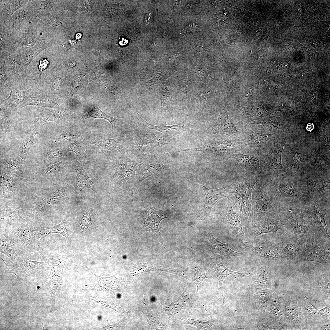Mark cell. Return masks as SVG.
Masks as SVG:
<instances>
[{
  "label": "cell",
  "mask_w": 330,
  "mask_h": 330,
  "mask_svg": "<svg viewBox=\"0 0 330 330\" xmlns=\"http://www.w3.org/2000/svg\"><path fill=\"white\" fill-rule=\"evenodd\" d=\"M266 189L270 199L282 208L301 207L306 202L299 178L284 175L268 182Z\"/></svg>",
  "instance_id": "1"
},
{
  "label": "cell",
  "mask_w": 330,
  "mask_h": 330,
  "mask_svg": "<svg viewBox=\"0 0 330 330\" xmlns=\"http://www.w3.org/2000/svg\"><path fill=\"white\" fill-rule=\"evenodd\" d=\"M244 231L245 241L253 240L261 235L270 233L294 237L292 227L282 209L266 214Z\"/></svg>",
  "instance_id": "2"
},
{
  "label": "cell",
  "mask_w": 330,
  "mask_h": 330,
  "mask_svg": "<svg viewBox=\"0 0 330 330\" xmlns=\"http://www.w3.org/2000/svg\"><path fill=\"white\" fill-rule=\"evenodd\" d=\"M242 243L243 247L253 252L260 258L274 261L283 258L280 252L277 238L263 234Z\"/></svg>",
  "instance_id": "3"
},
{
  "label": "cell",
  "mask_w": 330,
  "mask_h": 330,
  "mask_svg": "<svg viewBox=\"0 0 330 330\" xmlns=\"http://www.w3.org/2000/svg\"><path fill=\"white\" fill-rule=\"evenodd\" d=\"M299 178L303 187L306 202L329 204V177L308 176Z\"/></svg>",
  "instance_id": "4"
},
{
  "label": "cell",
  "mask_w": 330,
  "mask_h": 330,
  "mask_svg": "<svg viewBox=\"0 0 330 330\" xmlns=\"http://www.w3.org/2000/svg\"><path fill=\"white\" fill-rule=\"evenodd\" d=\"M259 179L256 177L245 175L238 176L235 182L240 191L242 209L240 219L244 231L253 226L251 209L252 193L254 186Z\"/></svg>",
  "instance_id": "5"
},
{
  "label": "cell",
  "mask_w": 330,
  "mask_h": 330,
  "mask_svg": "<svg viewBox=\"0 0 330 330\" xmlns=\"http://www.w3.org/2000/svg\"><path fill=\"white\" fill-rule=\"evenodd\" d=\"M267 185L266 181L259 180L253 187L251 200L253 225L266 214L282 209L270 198L267 192Z\"/></svg>",
  "instance_id": "6"
},
{
  "label": "cell",
  "mask_w": 330,
  "mask_h": 330,
  "mask_svg": "<svg viewBox=\"0 0 330 330\" xmlns=\"http://www.w3.org/2000/svg\"><path fill=\"white\" fill-rule=\"evenodd\" d=\"M282 209L292 227L295 239L304 248L307 246L310 235L301 207H290Z\"/></svg>",
  "instance_id": "7"
},
{
  "label": "cell",
  "mask_w": 330,
  "mask_h": 330,
  "mask_svg": "<svg viewBox=\"0 0 330 330\" xmlns=\"http://www.w3.org/2000/svg\"><path fill=\"white\" fill-rule=\"evenodd\" d=\"M327 204L306 202L301 207L304 217L308 227L309 226L318 231L324 235L326 238L329 239L327 227L324 216L325 214L322 215L320 210Z\"/></svg>",
  "instance_id": "8"
},
{
  "label": "cell",
  "mask_w": 330,
  "mask_h": 330,
  "mask_svg": "<svg viewBox=\"0 0 330 330\" xmlns=\"http://www.w3.org/2000/svg\"><path fill=\"white\" fill-rule=\"evenodd\" d=\"M25 225H19L10 228L13 232L17 235L21 241V244L26 250L28 254L34 252L40 253L39 249L36 235L40 227L32 222L27 221Z\"/></svg>",
  "instance_id": "9"
},
{
  "label": "cell",
  "mask_w": 330,
  "mask_h": 330,
  "mask_svg": "<svg viewBox=\"0 0 330 330\" xmlns=\"http://www.w3.org/2000/svg\"><path fill=\"white\" fill-rule=\"evenodd\" d=\"M49 88L43 87L35 90L25 99L20 109L29 105L50 108H61L60 101L55 98Z\"/></svg>",
  "instance_id": "10"
},
{
  "label": "cell",
  "mask_w": 330,
  "mask_h": 330,
  "mask_svg": "<svg viewBox=\"0 0 330 330\" xmlns=\"http://www.w3.org/2000/svg\"><path fill=\"white\" fill-rule=\"evenodd\" d=\"M72 165L76 173L75 181V193L76 198L85 188H89L93 191L95 196L96 181L92 174L77 160H72Z\"/></svg>",
  "instance_id": "11"
},
{
  "label": "cell",
  "mask_w": 330,
  "mask_h": 330,
  "mask_svg": "<svg viewBox=\"0 0 330 330\" xmlns=\"http://www.w3.org/2000/svg\"><path fill=\"white\" fill-rule=\"evenodd\" d=\"M230 157L245 170V175L254 176L259 179L262 178L261 161L257 155H247L238 152Z\"/></svg>",
  "instance_id": "12"
},
{
  "label": "cell",
  "mask_w": 330,
  "mask_h": 330,
  "mask_svg": "<svg viewBox=\"0 0 330 330\" xmlns=\"http://www.w3.org/2000/svg\"><path fill=\"white\" fill-rule=\"evenodd\" d=\"M279 250L283 258L293 260L301 258L304 247L295 237L283 235L277 238Z\"/></svg>",
  "instance_id": "13"
},
{
  "label": "cell",
  "mask_w": 330,
  "mask_h": 330,
  "mask_svg": "<svg viewBox=\"0 0 330 330\" xmlns=\"http://www.w3.org/2000/svg\"><path fill=\"white\" fill-rule=\"evenodd\" d=\"M330 248L326 238L322 239L317 245L310 247H305L301 258L306 261H312L322 263L329 262Z\"/></svg>",
  "instance_id": "14"
},
{
  "label": "cell",
  "mask_w": 330,
  "mask_h": 330,
  "mask_svg": "<svg viewBox=\"0 0 330 330\" xmlns=\"http://www.w3.org/2000/svg\"><path fill=\"white\" fill-rule=\"evenodd\" d=\"M126 138V134L115 138H101L85 139L87 144L98 147L104 154L112 155L117 152L123 145Z\"/></svg>",
  "instance_id": "15"
},
{
  "label": "cell",
  "mask_w": 330,
  "mask_h": 330,
  "mask_svg": "<svg viewBox=\"0 0 330 330\" xmlns=\"http://www.w3.org/2000/svg\"><path fill=\"white\" fill-rule=\"evenodd\" d=\"M28 255L18 256L15 264L10 266V273L15 274L18 277L35 273L45 267L44 262L30 260Z\"/></svg>",
  "instance_id": "16"
},
{
  "label": "cell",
  "mask_w": 330,
  "mask_h": 330,
  "mask_svg": "<svg viewBox=\"0 0 330 330\" xmlns=\"http://www.w3.org/2000/svg\"><path fill=\"white\" fill-rule=\"evenodd\" d=\"M229 185L217 189H210L204 184L201 185L205 193L206 201L203 207L197 213V217L211 215L212 208L215 204L221 199L227 197Z\"/></svg>",
  "instance_id": "17"
},
{
  "label": "cell",
  "mask_w": 330,
  "mask_h": 330,
  "mask_svg": "<svg viewBox=\"0 0 330 330\" xmlns=\"http://www.w3.org/2000/svg\"><path fill=\"white\" fill-rule=\"evenodd\" d=\"M220 215L225 226L233 230L241 243L245 241V235L242 225L230 202L229 203L226 208L221 212Z\"/></svg>",
  "instance_id": "18"
},
{
  "label": "cell",
  "mask_w": 330,
  "mask_h": 330,
  "mask_svg": "<svg viewBox=\"0 0 330 330\" xmlns=\"http://www.w3.org/2000/svg\"><path fill=\"white\" fill-rule=\"evenodd\" d=\"M133 113L137 118L140 124L144 128L148 130L152 129L160 132L169 137L182 133L188 129L190 126L185 122L172 125L158 126L153 125L144 120L138 114L136 109Z\"/></svg>",
  "instance_id": "19"
},
{
  "label": "cell",
  "mask_w": 330,
  "mask_h": 330,
  "mask_svg": "<svg viewBox=\"0 0 330 330\" xmlns=\"http://www.w3.org/2000/svg\"><path fill=\"white\" fill-rule=\"evenodd\" d=\"M27 220L22 218L18 208L11 203L7 202L0 209V222L6 227L11 228L21 225Z\"/></svg>",
  "instance_id": "20"
},
{
  "label": "cell",
  "mask_w": 330,
  "mask_h": 330,
  "mask_svg": "<svg viewBox=\"0 0 330 330\" xmlns=\"http://www.w3.org/2000/svg\"><path fill=\"white\" fill-rule=\"evenodd\" d=\"M158 211L152 207L142 211L141 216L144 221V225L142 230L145 231H151L156 236L159 241L161 243L164 248L166 249L163 243L162 235L160 233L159 226L160 222L167 217H161L157 214Z\"/></svg>",
  "instance_id": "21"
},
{
  "label": "cell",
  "mask_w": 330,
  "mask_h": 330,
  "mask_svg": "<svg viewBox=\"0 0 330 330\" xmlns=\"http://www.w3.org/2000/svg\"><path fill=\"white\" fill-rule=\"evenodd\" d=\"M210 132L213 134L229 136L235 135L238 133L236 126L228 115L226 105L221 108L218 120L211 128Z\"/></svg>",
  "instance_id": "22"
},
{
  "label": "cell",
  "mask_w": 330,
  "mask_h": 330,
  "mask_svg": "<svg viewBox=\"0 0 330 330\" xmlns=\"http://www.w3.org/2000/svg\"><path fill=\"white\" fill-rule=\"evenodd\" d=\"M67 111L63 110H53L38 108L36 110L32 128L38 129L42 124L48 122L59 123L67 115Z\"/></svg>",
  "instance_id": "23"
},
{
  "label": "cell",
  "mask_w": 330,
  "mask_h": 330,
  "mask_svg": "<svg viewBox=\"0 0 330 330\" xmlns=\"http://www.w3.org/2000/svg\"><path fill=\"white\" fill-rule=\"evenodd\" d=\"M190 296L189 289L186 288L182 294L169 304L162 307L163 312L170 318L173 317L183 310H190L192 306Z\"/></svg>",
  "instance_id": "24"
},
{
  "label": "cell",
  "mask_w": 330,
  "mask_h": 330,
  "mask_svg": "<svg viewBox=\"0 0 330 330\" xmlns=\"http://www.w3.org/2000/svg\"><path fill=\"white\" fill-rule=\"evenodd\" d=\"M14 233L9 228L0 229V251L15 262L18 257L15 251Z\"/></svg>",
  "instance_id": "25"
},
{
  "label": "cell",
  "mask_w": 330,
  "mask_h": 330,
  "mask_svg": "<svg viewBox=\"0 0 330 330\" xmlns=\"http://www.w3.org/2000/svg\"><path fill=\"white\" fill-rule=\"evenodd\" d=\"M37 89L31 88L26 90L14 89L11 90L8 97L0 100V107L20 109L26 98Z\"/></svg>",
  "instance_id": "26"
},
{
  "label": "cell",
  "mask_w": 330,
  "mask_h": 330,
  "mask_svg": "<svg viewBox=\"0 0 330 330\" xmlns=\"http://www.w3.org/2000/svg\"><path fill=\"white\" fill-rule=\"evenodd\" d=\"M235 145L230 141L220 140L214 141L202 147L177 151H200L204 152L227 153H230L235 149Z\"/></svg>",
  "instance_id": "27"
},
{
  "label": "cell",
  "mask_w": 330,
  "mask_h": 330,
  "mask_svg": "<svg viewBox=\"0 0 330 330\" xmlns=\"http://www.w3.org/2000/svg\"><path fill=\"white\" fill-rule=\"evenodd\" d=\"M208 248L212 253H217L225 257H243L246 254L235 251L230 248L228 243H223L216 239L212 234L209 235L208 240Z\"/></svg>",
  "instance_id": "28"
},
{
  "label": "cell",
  "mask_w": 330,
  "mask_h": 330,
  "mask_svg": "<svg viewBox=\"0 0 330 330\" xmlns=\"http://www.w3.org/2000/svg\"><path fill=\"white\" fill-rule=\"evenodd\" d=\"M86 268L93 274L97 278V282L94 285L90 286V290H98L108 292L110 293H114L119 291L120 285L116 275L110 277H102L96 275L87 267Z\"/></svg>",
  "instance_id": "29"
},
{
  "label": "cell",
  "mask_w": 330,
  "mask_h": 330,
  "mask_svg": "<svg viewBox=\"0 0 330 330\" xmlns=\"http://www.w3.org/2000/svg\"><path fill=\"white\" fill-rule=\"evenodd\" d=\"M170 141L169 138H165L156 134H146L138 138L136 143L138 148L144 150L168 144Z\"/></svg>",
  "instance_id": "30"
},
{
  "label": "cell",
  "mask_w": 330,
  "mask_h": 330,
  "mask_svg": "<svg viewBox=\"0 0 330 330\" xmlns=\"http://www.w3.org/2000/svg\"><path fill=\"white\" fill-rule=\"evenodd\" d=\"M211 271L215 277L218 280L219 289L221 288L224 280L229 275L237 274L243 276L250 275V270L244 272H239L232 270L225 266L221 260L218 258H216L214 261L212 268Z\"/></svg>",
  "instance_id": "31"
},
{
  "label": "cell",
  "mask_w": 330,
  "mask_h": 330,
  "mask_svg": "<svg viewBox=\"0 0 330 330\" xmlns=\"http://www.w3.org/2000/svg\"><path fill=\"white\" fill-rule=\"evenodd\" d=\"M69 189L67 186H58L53 189L44 200L50 207L56 204H64L69 198Z\"/></svg>",
  "instance_id": "32"
},
{
  "label": "cell",
  "mask_w": 330,
  "mask_h": 330,
  "mask_svg": "<svg viewBox=\"0 0 330 330\" xmlns=\"http://www.w3.org/2000/svg\"><path fill=\"white\" fill-rule=\"evenodd\" d=\"M16 109L0 107L1 135H7L13 130Z\"/></svg>",
  "instance_id": "33"
},
{
  "label": "cell",
  "mask_w": 330,
  "mask_h": 330,
  "mask_svg": "<svg viewBox=\"0 0 330 330\" xmlns=\"http://www.w3.org/2000/svg\"><path fill=\"white\" fill-rule=\"evenodd\" d=\"M67 218V217H66L59 224L54 226L40 227L37 235V240L38 243L40 244L44 237L52 233H60L67 239H68Z\"/></svg>",
  "instance_id": "34"
},
{
  "label": "cell",
  "mask_w": 330,
  "mask_h": 330,
  "mask_svg": "<svg viewBox=\"0 0 330 330\" xmlns=\"http://www.w3.org/2000/svg\"><path fill=\"white\" fill-rule=\"evenodd\" d=\"M1 166L10 173L22 176L24 160L19 156L0 159Z\"/></svg>",
  "instance_id": "35"
},
{
  "label": "cell",
  "mask_w": 330,
  "mask_h": 330,
  "mask_svg": "<svg viewBox=\"0 0 330 330\" xmlns=\"http://www.w3.org/2000/svg\"><path fill=\"white\" fill-rule=\"evenodd\" d=\"M136 167L134 162L118 163L116 166L115 175L118 179L123 182L134 176Z\"/></svg>",
  "instance_id": "36"
},
{
  "label": "cell",
  "mask_w": 330,
  "mask_h": 330,
  "mask_svg": "<svg viewBox=\"0 0 330 330\" xmlns=\"http://www.w3.org/2000/svg\"><path fill=\"white\" fill-rule=\"evenodd\" d=\"M91 118L97 119L102 118L107 120L112 125L113 132L118 125L122 121V119H121L113 118L108 115L97 106L93 107L90 110L81 116L79 119L80 120H82Z\"/></svg>",
  "instance_id": "37"
},
{
  "label": "cell",
  "mask_w": 330,
  "mask_h": 330,
  "mask_svg": "<svg viewBox=\"0 0 330 330\" xmlns=\"http://www.w3.org/2000/svg\"><path fill=\"white\" fill-rule=\"evenodd\" d=\"M69 154L68 150L56 146H49L43 152L45 168L50 165L56 159L62 157H67Z\"/></svg>",
  "instance_id": "38"
},
{
  "label": "cell",
  "mask_w": 330,
  "mask_h": 330,
  "mask_svg": "<svg viewBox=\"0 0 330 330\" xmlns=\"http://www.w3.org/2000/svg\"><path fill=\"white\" fill-rule=\"evenodd\" d=\"M38 130V129L33 128L28 132L19 148L18 156L24 160L26 159L29 150L36 141Z\"/></svg>",
  "instance_id": "39"
},
{
  "label": "cell",
  "mask_w": 330,
  "mask_h": 330,
  "mask_svg": "<svg viewBox=\"0 0 330 330\" xmlns=\"http://www.w3.org/2000/svg\"><path fill=\"white\" fill-rule=\"evenodd\" d=\"M227 197L234 204L236 213L240 218L242 209L241 196L240 189L235 181L230 184Z\"/></svg>",
  "instance_id": "40"
},
{
  "label": "cell",
  "mask_w": 330,
  "mask_h": 330,
  "mask_svg": "<svg viewBox=\"0 0 330 330\" xmlns=\"http://www.w3.org/2000/svg\"><path fill=\"white\" fill-rule=\"evenodd\" d=\"M0 186L2 189L3 199H7L13 196L15 191L16 186L13 181L10 178L6 173L1 171Z\"/></svg>",
  "instance_id": "41"
},
{
  "label": "cell",
  "mask_w": 330,
  "mask_h": 330,
  "mask_svg": "<svg viewBox=\"0 0 330 330\" xmlns=\"http://www.w3.org/2000/svg\"><path fill=\"white\" fill-rule=\"evenodd\" d=\"M275 136V134H265L252 132L251 134L246 138L245 141L250 146L259 147L266 144L268 140L274 138Z\"/></svg>",
  "instance_id": "42"
},
{
  "label": "cell",
  "mask_w": 330,
  "mask_h": 330,
  "mask_svg": "<svg viewBox=\"0 0 330 330\" xmlns=\"http://www.w3.org/2000/svg\"><path fill=\"white\" fill-rule=\"evenodd\" d=\"M69 163L67 156L57 163L50 165L45 168L42 171L41 175L45 177H49L57 175L62 173L67 168Z\"/></svg>",
  "instance_id": "43"
},
{
  "label": "cell",
  "mask_w": 330,
  "mask_h": 330,
  "mask_svg": "<svg viewBox=\"0 0 330 330\" xmlns=\"http://www.w3.org/2000/svg\"><path fill=\"white\" fill-rule=\"evenodd\" d=\"M190 273L191 280L193 282L196 286V292H198L199 286L201 284L204 280L207 278H215L211 270L203 271L198 266L194 267Z\"/></svg>",
  "instance_id": "44"
},
{
  "label": "cell",
  "mask_w": 330,
  "mask_h": 330,
  "mask_svg": "<svg viewBox=\"0 0 330 330\" xmlns=\"http://www.w3.org/2000/svg\"><path fill=\"white\" fill-rule=\"evenodd\" d=\"M250 275L253 276L258 286L265 284L269 279V269L265 266H262L254 270L253 268L250 270Z\"/></svg>",
  "instance_id": "45"
},
{
  "label": "cell",
  "mask_w": 330,
  "mask_h": 330,
  "mask_svg": "<svg viewBox=\"0 0 330 330\" xmlns=\"http://www.w3.org/2000/svg\"><path fill=\"white\" fill-rule=\"evenodd\" d=\"M240 112L245 117L255 120L261 117L263 115L262 109L258 105L248 106H238Z\"/></svg>",
  "instance_id": "46"
},
{
  "label": "cell",
  "mask_w": 330,
  "mask_h": 330,
  "mask_svg": "<svg viewBox=\"0 0 330 330\" xmlns=\"http://www.w3.org/2000/svg\"><path fill=\"white\" fill-rule=\"evenodd\" d=\"M190 313L180 318L182 324H188L196 327L198 330H211L214 326L213 323L210 321H202L192 319L189 317Z\"/></svg>",
  "instance_id": "47"
},
{
  "label": "cell",
  "mask_w": 330,
  "mask_h": 330,
  "mask_svg": "<svg viewBox=\"0 0 330 330\" xmlns=\"http://www.w3.org/2000/svg\"><path fill=\"white\" fill-rule=\"evenodd\" d=\"M167 168L160 164L153 163L147 165L142 170L138 178L139 183L148 177L160 171L165 170Z\"/></svg>",
  "instance_id": "48"
},
{
  "label": "cell",
  "mask_w": 330,
  "mask_h": 330,
  "mask_svg": "<svg viewBox=\"0 0 330 330\" xmlns=\"http://www.w3.org/2000/svg\"><path fill=\"white\" fill-rule=\"evenodd\" d=\"M148 314L145 315L147 322L152 330H170L162 318L156 317L150 314L146 309Z\"/></svg>",
  "instance_id": "49"
},
{
  "label": "cell",
  "mask_w": 330,
  "mask_h": 330,
  "mask_svg": "<svg viewBox=\"0 0 330 330\" xmlns=\"http://www.w3.org/2000/svg\"><path fill=\"white\" fill-rule=\"evenodd\" d=\"M68 150L75 153L79 161L82 163L86 157V152L83 145L77 141L70 143L68 145Z\"/></svg>",
  "instance_id": "50"
},
{
  "label": "cell",
  "mask_w": 330,
  "mask_h": 330,
  "mask_svg": "<svg viewBox=\"0 0 330 330\" xmlns=\"http://www.w3.org/2000/svg\"><path fill=\"white\" fill-rule=\"evenodd\" d=\"M80 137V135L68 133L62 130L50 138L55 141L70 143L76 141Z\"/></svg>",
  "instance_id": "51"
},
{
  "label": "cell",
  "mask_w": 330,
  "mask_h": 330,
  "mask_svg": "<svg viewBox=\"0 0 330 330\" xmlns=\"http://www.w3.org/2000/svg\"><path fill=\"white\" fill-rule=\"evenodd\" d=\"M172 74V72H169L159 73L145 82L144 85L146 86H150L160 83L164 81Z\"/></svg>",
  "instance_id": "52"
},
{
  "label": "cell",
  "mask_w": 330,
  "mask_h": 330,
  "mask_svg": "<svg viewBox=\"0 0 330 330\" xmlns=\"http://www.w3.org/2000/svg\"><path fill=\"white\" fill-rule=\"evenodd\" d=\"M93 211L92 207L89 209L85 210L79 217V222L82 228L85 229H87L92 222Z\"/></svg>",
  "instance_id": "53"
},
{
  "label": "cell",
  "mask_w": 330,
  "mask_h": 330,
  "mask_svg": "<svg viewBox=\"0 0 330 330\" xmlns=\"http://www.w3.org/2000/svg\"><path fill=\"white\" fill-rule=\"evenodd\" d=\"M253 125L259 128L267 129H281L280 123L270 120L262 122L253 121Z\"/></svg>",
  "instance_id": "54"
},
{
  "label": "cell",
  "mask_w": 330,
  "mask_h": 330,
  "mask_svg": "<svg viewBox=\"0 0 330 330\" xmlns=\"http://www.w3.org/2000/svg\"><path fill=\"white\" fill-rule=\"evenodd\" d=\"M287 160L289 165L292 167L297 166L300 160L299 153L297 150L291 151L288 153Z\"/></svg>",
  "instance_id": "55"
},
{
  "label": "cell",
  "mask_w": 330,
  "mask_h": 330,
  "mask_svg": "<svg viewBox=\"0 0 330 330\" xmlns=\"http://www.w3.org/2000/svg\"><path fill=\"white\" fill-rule=\"evenodd\" d=\"M170 93L165 89L161 91V110H166L168 108L170 99Z\"/></svg>",
  "instance_id": "56"
},
{
  "label": "cell",
  "mask_w": 330,
  "mask_h": 330,
  "mask_svg": "<svg viewBox=\"0 0 330 330\" xmlns=\"http://www.w3.org/2000/svg\"><path fill=\"white\" fill-rule=\"evenodd\" d=\"M50 207L43 200L37 202L35 207V211L38 214H42L46 211Z\"/></svg>",
  "instance_id": "57"
},
{
  "label": "cell",
  "mask_w": 330,
  "mask_h": 330,
  "mask_svg": "<svg viewBox=\"0 0 330 330\" xmlns=\"http://www.w3.org/2000/svg\"><path fill=\"white\" fill-rule=\"evenodd\" d=\"M155 17V13L152 10L148 11L146 13L145 19V23L148 24H150L154 22Z\"/></svg>",
  "instance_id": "58"
},
{
  "label": "cell",
  "mask_w": 330,
  "mask_h": 330,
  "mask_svg": "<svg viewBox=\"0 0 330 330\" xmlns=\"http://www.w3.org/2000/svg\"><path fill=\"white\" fill-rule=\"evenodd\" d=\"M189 81L188 78L185 76L183 77L181 81L180 86L181 89L186 91L188 88Z\"/></svg>",
  "instance_id": "59"
},
{
  "label": "cell",
  "mask_w": 330,
  "mask_h": 330,
  "mask_svg": "<svg viewBox=\"0 0 330 330\" xmlns=\"http://www.w3.org/2000/svg\"><path fill=\"white\" fill-rule=\"evenodd\" d=\"M209 91L206 90H203L199 92L197 94V99H202L205 98L209 94Z\"/></svg>",
  "instance_id": "60"
},
{
  "label": "cell",
  "mask_w": 330,
  "mask_h": 330,
  "mask_svg": "<svg viewBox=\"0 0 330 330\" xmlns=\"http://www.w3.org/2000/svg\"><path fill=\"white\" fill-rule=\"evenodd\" d=\"M65 42H67V47L69 48L73 47L75 44V41L71 38L67 37L65 40Z\"/></svg>",
  "instance_id": "61"
},
{
  "label": "cell",
  "mask_w": 330,
  "mask_h": 330,
  "mask_svg": "<svg viewBox=\"0 0 330 330\" xmlns=\"http://www.w3.org/2000/svg\"><path fill=\"white\" fill-rule=\"evenodd\" d=\"M81 34L80 33H78L76 34L75 38L79 40L81 38Z\"/></svg>",
  "instance_id": "62"
}]
</instances>
